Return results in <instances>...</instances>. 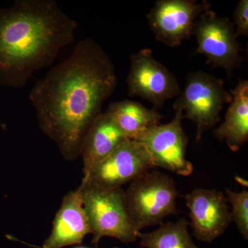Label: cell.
Instances as JSON below:
<instances>
[{"mask_svg":"<svg viewBox=\"0 0 248 248\" xmlns=\"http://www.w3.org/2000/svg\"><path fill=\"white\" fill-rule=\"evenodd\" d=\"M89 234H91V229L83 205L81 190L78 187L63 197L55 215L51 233L42 248H62L81 244Z\"/></svg>","mask_w":248,"mask_h":248,"instance_id":"7c38bea8","label":"cell"},{"mask_svg":"<svg viewBox=\"0 0 248 248\" xmlns=\"http://www.w3.org/2000/svg\"><path fill=\"white\" fill-rule=\"evenodd\" d=\"M130 60L127 78L129 95L143 98L156 109L182 92L177 78L155 58L149 48L133 54Z\"/></svg>","mask_w":248,"mask_h":248,"instance_id":"ba28073f","label":"cell"},{"mask_svg":"<svg viewBox=\"0 0 248 248\" xmlns=\"http://www.w3.org/2000/svg\"><path fill=\"white\" fill-rule=\"evenodd\" d=\"M178 191L172 177L159 171H148L130 183L124 191L127 213L138 232L161 225L176 215Z\"/></svg>","mask_w":248,"mask_h":248,"instance_id":"3957f363","label":"cell"},{"mask_svg":"<svg viewBox=\"0 0 248 248\" xmlns=\"http://www.w3.org/2000/svg\"><path fill=\"white\" fill-rule=\"evenodd\" d=\"M210 7L207 1L159 0L146 17L156 40L174 48L192 35L196 21Z\"/></svg>","mask_w":248,"mask_h":248,"instance_id":"30bf717a","label":"cell"},{"mask_svg":"<svg viewBox=\"0 0 248 248\" xmlns=\"http://www.w3.org/2000/svg\"><path fill=\"white\" fill-rule=\"evenodd\" d=\"M79 187L93 244L97 245L104 236L115 238L125 244L137 241L140 232L129 218L122 187L102 188L82 182Z\"/></svg>","mask_w":248,"mask_h":248,"instance_id":"277c9868","label":"cell"},{"mask_svg":"<svg viewBox=\"0 0 248 248\" xmlns=\"http://www.w3.org/2000/svg\"><path fill=\"white\" fill-rule=\"evenodd\" d=\"M194 236L204 243L213 242L232 222L226 195L215 189L195 188L185 197Z\"/></svg>","mask_w":248,"mask_h":248,"instance_id":"8fae6325","label":"cell"},{"mask_svg":"<svg viewBox=\"0 0 248 248\" xmlns=\"http://www.w3.org/2000/svg\"><path fill=\"white\" fill-rule=\"evenodd\" d=\"M232 100V96L225 88L223 80L199 71L187 76L173 108L182 110L184 119L195 124V140L200 142L203 133L220 122L223 106L231 104Z\"/></svg>","mask_w":248,"mask_h":248,"instance_id":"5b68a950","label":"cell"},{"mask_svg":"<svg viewBox=\"0 0 248 248\" xmlns=\"http://www.w3.org/2000/svg\"><path fill=\"white\" fill-rule=\"evenodd\" d=\"M192 35L197 42L196 53L203 55L208 64L224 69L228 78L241 65V46L228 18L209 9L196 21Z\"/></svg>","mask_w":248,"mask_h":248,"instance_id":"8992f818","label":"cell"},{"mask_svg":"<svg viewBox=\"0 0 248 248\" xmlns=\"http://www.w3.org/2000/svg\"><path fill=\"white\" fill-rule=\"evenodd\" d=\"M154 168L145 147L138 141L126 140L94 166L81 182L102 188H120Z\"/></svg>","mask_w":248,"mask_h":248,"instance_id":"52a82bcc","label":"cell"},{"mask_svg":"<svg viewBox=\"0 0 248 248\" xmlns=\"http://www.w3.org/2000/svg\"><path fill=\"white\" fill-rule=\"evenodd\" d=\"M236 37L248 35V1L241 0L238 2L233 14Z\"/></svg>","mask_w":248,"mask_h":248,"instance_id":"ac0fdd59","label":"cell"},{"mask_svg":"<svg viewBox=\"0 0 248 248\" xmlns=\"http://www.w3.org/2000/svg\"><path fill=\"white\" fill-rule=\"evenodd\" d=\"M231 93L232 100L224 122L215 130L214 135L220 141H225L232 151L237 152L248 140V80H240Z\"/></svg>","mask_w":248,"mask_h":248,"instance_id":"5bb4252c","label":"cell"},{"mask_svg":"<svg viewBox=\"0 0 248 248\" xmlns=\"http://www.w3.org/2000/svg\"><path fill=\"white\" fill-rule=\"evenodd\" d=\"M78 27L54 0H16L0 9V86H25L74 42Z\"/></svg>","mask_w":248,"mask_h":248,"instance_id":"7a4b0ae2","label":"cell"},{"mask_svg":"<svg viewBox=\"0 0 248 248\" xmlns=\"http://www.w3.org/2000/svg\"><path fill=\"white\" fill-rule=\"evenodd\" d=\"M112 60L95 41L86 38L69 58L34 85L29 99L39 126L63 158L76 159L104 103L117 86Z\"/></svg>","mask_w":248,"mask_h":248,"instance_id":"6da1fadb","label":"cell"},{"mask_svg":"<svg viewBox=\"0 0 248 248\" xmlns=\"http://www.w3.org/2000/svg\"><path fill=\"white\" fill-rule=\"evenodd\" d=\"M128 140L106 112L101 113L88 130L81 146L84 177Z\"/></svg>","mask_w":248,"mask_h":248,"instance_id":"4fadbf2b","label":"cell"},{"mask_svg":"<svg viewBox=\"0 0 248 248\" xmlns=\"http://www.w3.org/2000/svg\"><path fill=\"white\" fill-rule=\"evenodd\" d=\"M105 112L126 139L135 141L147 130L159 125L162 118L155 108L148 109L140 103L127 99L111 103Z\"/></svg>","mask_w":248,"mask_h":248,"instance_id":"9a60e30c","label":"cell"},{"mask_svg":"<svg viewBox=\"0 0 248 248\" xmlns=\"http://www.w3.org/2000/svg\"><path fill=\"white\" fill-rule=\"evenodd\" d=\"M91 248L86 247V246H77V247H75V248ZM118 248L114 247V248Z\"/></svg>","mask_w":248,"mask_h":248,"instance_id":"d6986e66","label":"cell"},{"mask_svg":"<svg viewBox=\"0 0 248 248\" xmlns=\"http://www.w3.org/2000/svg\"><path fill=\"white\" fill-rule=\"evenodd\" d=\"M190 223L181 218L174 222L161 223L150 232L138 233L140 246L143 248H198L188 232Z\"/></svg>","mask_w":248,"mask_h":248,"instance_id":"2e32d148","label":"cell"},{"mask_svg":"<svg viewBox=\"0 0 248 248\" xmlns=\"http://www.w3.org/2000/svg\"><path fill=\"white\" fill-rule=\"evenodd\" d=\"M182 110H176L172 121L147 130L137 141L148 151L155 167L163 168L178 175L187 177L193 166L186 158L187 135L182 126Z\"/></svg>","mask_w":248,"mask_h":248,"instance_id":"9c48e42d","label":"cell"},{"mask_svg":"<svg viewBox=\"0 0 248 248\" xmlns=\"http://www.w3.org/2000/svg\"><path fill=\"white\" fill-rule=\"evenodd\" d=\"M226 197L231 205V216L239 232L246 240L248 239V191L241 192L226 189Z\"/></svg>","mask_w":248,"mask_h":248,"instance_id":"e0dca14e","label":"cell"}]
</instances>
